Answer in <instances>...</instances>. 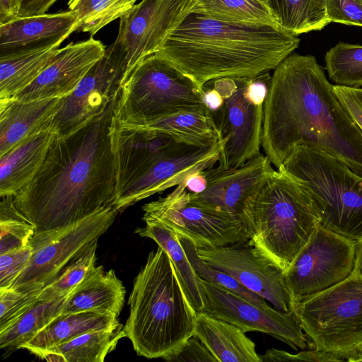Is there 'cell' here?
<instances>
[{
  "mask_svg": "<svg viewBox=\"0 0 362 362\" xmlns=\"http://www.w3.org/2000/svg\"><path fill=\"white\" fill-rule=\"evenodd\" d=\"M261 362L272 361H342L337 355L312 349L310 351H303L298 354H293L285 351L276 349H268L264 355H259Z\"/></svg>",
  "mask_w": 362,
  "mask_h": 362,
  "instance_id": "cell-42",
  "label": "cell"
},
{
  "mask_svg": "<svg viewBox=\"0 0 362 362\" xmlns=\"http://www.w3.org/2000/svg\"><path fill=\"white\" fill-rule=\"evenodd\" d=\"M58 49L48 47L0 57V99L13 97L30 86Z\"/></svg>",
  "mask_w": 362,
  "mask_h": 362,
  "instance_id": "cell-29",
  "label": "cell"
},
{
  "mask_svg": "<svg viewBox=\"0 0 362 362\" xmlns=\"http://www.w3.org/2000/svg\"><path fill=\"white\" fill-rule=\"evenodd\" d=\"M39 292L0 288V332L13 324L37 300Z\"/></svg>",
  "mask_w": 362,
  "mask_h": 362,
  "instance_id": "cell-39",
  "label": "cell"
},
{
  "mask_svg": "<svg viewBox=\"0 0 362 362\" xmlns=\"http://www.w3.org/2000/svg\"><path fill=\"white\" fill-rule=\"evenodd\" d=\"M133 127L162 132L180 141L195 145H207L219 139L214 122L209 115L183 112L146 125Z\"/></svg>",
  "mask_w": 362,
  "mask_h": 362,
  "instance_id": "cell-32",
  "label": "cell"
},
{
  "mask_svg": "<svg viewBox=\"0 0 362 362\" xmlns=\"http://www.w3.org/2000/svg\"><path fill=\"white\" fill-rule=\"evenodd\" d=\"M33 252V247L28 243L20 249L0 254V288L12 286L27 267Z\"/></svg>",
  "mask_w": 362,
  "mask_h": 362,
  "instance_id": "cell-40",
  "label": "cell"
},
{
  "mask_svg": "<svg viewBox=\"0 0 362 362\" xmlns=\"http://www.w3.org/2000/svg\"><path fill=\"white\" fill-rule=\"evenodd\" d=\"M0 204V254L26 246L36 228L16 208L13 196L1 197Z\"/></svg>",
  "mask_w": 362,
  "mask_h": 362,
  "instance_id": "cell-37",
  "label": "cell"
},
{
  "mask_svg": "<svg viewBox=\"0 0 362 362\" xmlns=\"http://www.w3.org/2000/svg\"><path fill=\"white\" fill-rule=\"evenodd\" d=\"M262 153L235 168L211 167L204 170L207 186L201 193H191L197 202L240 217L248 199L274 170Z\"/></svg>",
  "mask_w": 362,
  "mask_h": 362,
  "instance_id": "cell-20",
  "label": "cell"
},
{
  "mask_svg": "<svg viewBox=\"0 0 362 362\" xmlns=\"http://www.w3.org/2000/svg\"><path fill=\"white\" fill-rule=\"evenodd\" d=\"M105 52L103 44L93 37L70 42L59 48L49 64L30 86L11 98L23 102L65 98L75 90Z\"/></svg>",
  "mask_w": 362,
  "mask_h": 362,
  "instance_id": "cell-18",
  "label": "cell"
},
{
  "mask_svg": "<svg viewBox=\"0 0 362 362\" xmlns=\"http://www.w3.org/2000/svg\"><path fill=\"white\" fill-rule=\"evenodd\" d=\"M356 241L320 226L284 272L293 305L338 284L354 269Z\"/></svg>",
  "mask_w": 362,
  "mask_h": 362,
  "instance_id": "cell-11",
  "label": "cell"
},
{
  "mask_svg": "<svg viewBox=\"0 0 362 362\" xmlns=\"http://www.w3.org/2000/svg\"><path fill=\"white\" fill-rule=\"evenodd\" d=\"M264 103L262 147L277 169L293 148L325 151L362 177V130L312 55L290 54L274 69Z\"/></svg>",
  "mask_w": 362,
  "mask_h": 362,
  "instance_id": "cell-1",
  "label": "cell"
},
{
  "mask_svg": "<svg viewBox=\"0 0 362 362\" xmlns=\"http://www.w3.org/2000/svg\"><path fill=\"white\" fill-rule=\"evenodd\" d=\"M185 188L194 194L202 192L207 186V180L204 171H199L190 175L184 182Z\"/></svg>",
  "mask_w": 362,
  "mask_h": 362,
  "instance_id": "cell-48",
  "label": "cell"
},
{
  "mask_svg": "<svg viewBox=\"0 0 362 362\" xmlns=\"http://www.w3.org/2000/svg\"><path fill=\"white\" fill-rule=\"evenodd\" d=\"M310 194L320 226L358 242L362 238V177L336 157L299 144L277 169Z\"/></svg>",
  "mask_w": 362,
  "mask_h": 362,
  "instance_id": "cell-6",
  "label": "cell"
},
{
  "mask_svg": "<svg viewBox=\"0 0 362 362\" xmlns=\"http://www.w3.org/2000/svg\"><path fill=\"white\" fill-rule=\"evenodd\" d=\"M64 98L23 102L0 99V156L24 140L51 128Z\"/></svg>",
  "mask_w": 362,
  "mask_h": 362,
  "instance_id": "cell-22",
  "label": "cell"
},
{
  "mask_svg": "<svg viewBox=\"0 0 362 362\" xmlns=\"http://www.w3.org/2000/svg\"><path fill=\"white\" fill-rule=\"evenodd\" d=\"M222 148L220 139L207 145L179 143L158 158L112 201L119 212L156 193L176 187L192 173L214 167Z\"/></svg>",
  "mask_w": 362,
  "mask_h": 362,
  "instance_id": "cell-15",
  "label": "cell"
},
{
  "mask_svg": "<svg viewBox=\"0 0 362 362\" xmlns=\"http://www.w3.org/2000/svg\"><path fill=\"white\" fill-rule=\"evenodd\" d=\"M78 23L71 11L16 17L0 24V57L48 47L59 48Z\"/></svg>",
  "mask_w": 362,
  "mask_h": 362,
  "instance_id": "cell-21",
  "label": "cell"
},
{
  "mask_svg": "<svg viewBox=\"0 0 362 362\" xmlns=\"http://www.w3.org/2000/svg\"><path fill=\"white\" fill-rule=\"evenodd\" d=\"M192 4L193 0H141L119 18L117 36L106 54L124 71V81L142 60L158 52Z\"/></svg>",
  "mask_w": 362,
  "mask_h": 362,
  "instance_id": "cell-12",
  "label": "cell"
},
{
  "mask_svg": "<svg viewBox=\"0 0 362 362\" xmlns=\"http://www.w3.org/2000/svg\"><path fill=\"white\" fill-rule=\"evenodd\" d=\"M245 243L200 247L197 252L208 264L229 274L276 309L292 312L293 304L283 271L261 256L251 245Z\"/></svg>",
  "mask_w": 362,
  "mask_h": 362,
  "instance_id": "cell-16",
  "label": "cell"
},
{
  "mask_svg": "<svg viewBox=\"0 0 362 362\" xmlns=\"http://www.w3.org/2000/svg\"><path fill=\"white\" fill-rule=\"evenodd\" d=\"M204 101L209 114L217 111L222 105L223 98L221 93L209 82L202 86Z\"/></svg>",
  "mask_w": 362,
  "mask_h": 362,
  "instance_id": "cell-47",
  "label": "cell"
},
{
  "mask_svg": "<svg viewBox=\"0 0 362 362\" xmlns=\"http://www.w3.org/2000/svg\"><path fill=\"white\" fill-rule=\"evenodd\" d=\"M189 12L226 22L279 25L260 0H193Z\"/></svg>",
  "mask_w": 362,
  "mask_h": 362,
  "instance_id": "cell-31",
  "label": "cell"
},
{
  "mask_svg": "<svg viewBox=\"0 0 362 362\" xmlns=\"http://www.w3.org/2000/svg\"><path fill=\"white\" fill-rule=\"evenodd\" d=\"M94 244L77 260L68 266L53 281L39 293L37 300H53L66 298L80 284L98 272L96 249Z\"/></svg>",
  "mask_w": 362,
  "mask_h": 362,
  "instance_id": "cell-36",
  "label": "cell"
},
{
  "mask_svg": "<svg viewBox=\"0 0 362 362\" xmlns=\"http://www.w3.org/2000/svg\"><path fill=\"white\" fill-rule=\"evenodd\" d=\"M123 325L84 332L69 341L52 347L38 357L57 362H103L124 337Z\"/></svg>",
  "mask_w": 362,
  "mask_h": 362,
  "instance_id": "cell-28",
  "label": "cell"
},
{
  "mask_svg": "<svg viewBox=\"0 0 362 362\" xmlns=\"http://www.w3.org/2000/svg\"><path fill=\"white\" fill-rule=\"evenodd\" d=\"M295 317L312 349L342 361H362V277L352 274L338 284L293 305Z\"/></svg>",
  "mask_w": 362,
  "mask_h": 362,
  "instance_id": "cell-8",
  "label": "cell"
},
{
  "mask_svg": "<svg viewBox=\"0 0 362 362\" xmlns=\"http://www.w3.org/2000/svg\"><path fill=\"white\" fill-rule=\"evenodd\" d=\"M137 0H69L68 6L77 18V31L93 37L102 28L120 18Z\"/></svg>",
  "mask_w": 362,
  "mask_h": 362,
  "instance_id": "cell-34",
  "label": "cell"
},
{
  "mask_svg": "<svg viewBox=\"0 0 362 362\" xmlns=\"http://www.w3.org/2000/svg\"><path fill=\"white\" fill-rule=\"evenodd\" d=\"M144 221L145 226L138 228L135 233L153 240L167 252L191 305L197 312H206V301L202 279L192 267L178 234L158 221L146 219Z\"/></svg>",
  "mask_w": 362,
  "mask_h": 362,
  "instance_id": "cell-26",
  "label": "cell"
},
{
  "mask_svg": "<svg viewBox=\"0 0 362 362\" xmlns=\"http://www.w3.org/2000/svg\"><path fill=\"white\" fill-rule=\"evenodd\" d=\"M66 298L37 300L13 324L0 332V348L19 349L62 314Z\"/></svg>",
  "mask_w": 362,
  "mask_h": 362,
  "instance_id": "cell-33",
  "label": "cell"
},
{
  "mask_svg": "<svg viewBox=\"0 0 362 362\" xmlns=\"http://www.w3.org/2000/svg\"><path fill=\"white\" fill-rule=\"evenodd\" d=\"M18 0H0V24L18 16Z\"/></svg>",
  "mask_w": 362,
  "mask_h": 362,
  "instance_id": "cell-49",
  "label": "cell"
},
{
  "mask_svg": "<svg viewBox=\"0 0 362 362\" xmlns=\"http://www.w3.org/2000/svg\"><path fill=\"white\" fill-rule=\"evenodd\" d=\"M272 76L269 71L250 78L247 85V95L257 105H264L266 100Z\"/></svg>",
  "mask_w": 362,
  "mask_h": 362,
  "instance_id": "cell-45",
  "label": "cell"
},
{
  "mask_svg": "<svg viewBox=\"0 0 362 362\" xmlns=\"http://www.w3.org/2000/svg\"><path fill=\"white\" fill-rule=\"evenodd\" d=\"M110 136L116 163L114 199L141 176L162 155L182 143L166 133L127 125L114 117Z\"/></svg>",
  "mask_w": 362,
  "mask_h": 362,
  "instance_id": "cell-19",
  "label": "cell"
},
{
  "mask_svg": "<svg viewBox=\"0 0 362 362\" xmlns=\"http://www.w3.org/2000/svg\"><path fill=\"white\" fill-rule=\"evenodd\" d=\"M325 69L336 85L362 86V45L340 42L325 54Z\"/></svg>",
  "mask_w": 362,
  "mask_h": 362,
  "instance_id": "cell-35",
  "label": "cell"
},
{
  "mask_svg": "<svg viewBox=\"0 0 362 362\" xmlns=\"http://www.w3.org/2000/svg\"><path fill=\"white\" fill-rule=\"evenodd\" d=\"M125 288L113 269H100L80 284L66 298L62 314L95 312L119 315Z\"/></svg>",
  "mask_w": 362,
  "mask_h": 362,
  "instance_id": "cell-25",
  "label": "cell"
},
{
  "mask_svg": "<svg viewBox=\"0 0 362 362\" xmlns=\"http://www.w3.org/2000/svg\"><path fill=\"white\" fill-rule=\"evenodd\" d=\"M117 98L74 132L56 135L35 177L14 196L36 233L66 227L111 206L116 163L110 127Z\"/></svg>",
  "mask_w": 362,
  "mask_h": 362,
  "instance_id": "cell-2",
  "label": "cell"
},
{
  "mask_svg": "<svg viewBox=\"0 0 362 362\" xmlns=\"http://www.w3.org/2000/svg\"><path fill=\"white\" fill-rule=\"evenodd\" d=\"M260 1H263L264 3L266 2V0H260Z\"/></svg>",
  "mask_w": 362,
  "mask_h": 362,
  "instance_id": "cell-51",
  "label": "cell"
},
{
  "mask_svg": "<svg viewBox=\"0 0 362 362\" xmlns=\"http://www.w3.org/2000/svg\"><path fill=\"white\" fill-rule=\"evenodd\" d=\"M124 73L107 55L97 62L75 90L64 98L51 128L59 137L69 135L103 114L119 94Z\"/></svg>",
  "mask_w": 362,
  "mask_h": 362,
  "instance_id": "cell-17",
  "label": "cell"
},
{
  "mask_svg": "<svg viewBox=\"0 0 362 362\" xmlns=\"http://www.w3.org/2000/svg\"><path fill=\"white\" fill-rule=\"evenodd\" d=\"M178 236L192 267L200 279L224 287L259 306L271 308L264 298L249 291L226 272L208 264L199 257L197 247L189 239L180 235Z\"/></svg>",
  "mask_w": 362,
  "mask_h": 362,
  "instance_id": "cell-38",
  "label": "cell"
},
{
  "mask_svg": "<svg viewBox=\"0 0 362 362\" xmlns=\"http://www.w3.org/2000/svg\"><path fill=\"white\" fill-rule=\"evenodd\" d=\"M142 220H156L197 248L247 243L249 236L240 217L200 204L182 183L165 197L144 204Z\"/></svg>",
  "mask_w": 362,
  "mask_h": 362,
  "instance_id": "cell-10",
  "label": "cell"
},
{
  "mask_svg": "<svg viewBox=\"0 0 362 362\" xmlns=\"http://www.w3.org/2000/svg\"><path fill=\"white\" fill-rule=\"evenodd\" d=\"M279 25L236 23L189 12L158 50L200 86L221 78H252L274 69L298 47Z\"/></svg>",
  "mask_w": 362,
  "mask_h": 362,
  "instance_id": "cell-3",
  "label": "cell"
},
{
  "mask_svg": "<svg viewBox=\"0 0 362 362\" xmlns=\"http://www.w3.org/2000/svg\"><path fill=\"white\" fill-rule=\"evenodd\" d=\"M236 325L197 312L194 335L219 362H261L255 342Z\"/></svg>",
  "mask_w": 362,
  "mask_h": 362,
  "instance_id": "cell-24",
  "label": "cell"
},
{
  "mask_svg": "<svg viewBox=\"0 0 362 362\" xmlns=\"http://www.w3.org/2000/svg\"><path fill=\"white\" fill-rule=\"evenodd\" d=\"M111 313L79 312L61 314L19 349L39 356L43 351L90 330L122 325Z\"/></svg>",
  "mask_w": 362,
  "mask_h": 362,
  "instance_id": "cell-27",
  "label": "cell"
},
{
  "mask_svg": "<svg viewBox=\"0 0 362 362\" xmlns=\"http://www.w3.org/2000/svg\"><path fill=\"white\" fill-rule=\"evenodd\" d=\"M249 79L226 77L209 81L223 98L221 107L209 115L222 142L218 167L223 168L240 167L260 153L264 105L248 97Z\"/></svg>",
  "mask_w": 362,
  "mask_h": 362,
  "instance_id": "cell-13",
  "label": "cell"
},
{
  "mask_svg": "<svg viewBox=\"0 0 362 362\" xmlns=\"http://www.w3.org/2000/svg\"><path fill=\"white\" fill-rule=\"evenodd\" d=\"M265 4L277 24L297 36L329 23L326 0H266Z\"/></svg>",
  "mask_w": 362,
  "mask_h": 362,
  "instance_id": "cell-30",
  "label": "cell"
},
{
  "mask_svg": "<svg viewBox=\"0 0 362 362\" xmlns=\"http://www.w3.org/2000/svg\"><path fill=\"white\" fill-rule=\"evenodd\" d=\"M118 213L110 205L66 227L36 233L29 242L33 249L32 257L11 288L40 293L98 243Z\"/></svg>",
  "mask_w": 362,
  "mask_h": 362,
  "instance_id": "cell-9",
  "label": "cell"
},
{
  "mask_svg": "<svg viewBox=\"0 0 362 362\" xmlns=\"http://www.w3.org/2000/svg\"><path fill=\"white\" fill-rule=\"evenodd\" d=\"M206 312L230 322L245 332H259L272 336L293 349H305L307 337L292 312L262 308L224 287L202 279Z\"/></svg>",
  "mask_w": 362,
  "mask_h": 362,
  "instance_id": "cell-14",
  "label": "cell"
},
{
  "mask_svg": "<svg viewBox=\"0 0 362 362\" xmlns=\"http://www.w3.org/2000/svg\"><path fill=\"white\" fill-rule=\"evenodd\" d=\"M183 112L209 115L202 87L156 52L142 60L124 81L114 118L124 124L143 126Z\"/></svg>",
  "mask_w": 362,
  "mask_h": 362,
  "instance_id": "cell-7",
  "label": "cell"
},
{
  "mask_svg": "<svg viewBox=\"0 0 362 362\" xmlns=\"http://www.w3.org/2000/svg\"><path fill=\"white\" fill-rule=\"evenodd\" d=\"M56 135L49 128L24 140L0 156L1 197H14L33 180Z\"/></svg>",
  "mask_w": 362,
  "mask_h": 362,
  "instance_id": "cell-23",
  "label": "cell"
},
{
  "mask_svg": "<svg viewBox=\"0 0 362 362\" xmlns=\"http://www.w3.org/2000/svg\"><path fill=\"white\" fill-rule=\"evenodd\" d=\"M255 250L285 272L320 223L310 192L274 170L246 202L240 216Z\"/></svg>",
  "mask_w": 362,
  "mask_h": 362,
  "instance_id": "cell-5",
  "label": "cell"
},
{
  "mask_svg": "<svg viewBox=\"0 0 362 362\" xmlns=\"http://www.w3.org/2000/svg\"><path fill=\"white\" fill-rule=\"evenodd\" d=\"M128 304L123 330L139 356L165 360L194 335L197 311L169 255L159 246L149 252L136 276Z\"/></svg>",
  "mask_w": 362,
  "mask_h": 362,
  "instance_id": "cell-4",
  "label": "cell"
},
{
  "mask_svg": "<svg viewBox=\"0 0 362 362\" xmlns=\"http://www.w3.org/2000/svg\"><path fill=\"white\" fill-rule=\"evenodd\" d=\"M329 23L362 27V0H326Z\"/></svg>",
  "mask_w": 362,
  "mask_h": 362,
  "instance_id": "cell-41",
  "label": "cell"
},
{
  "mask_svg": "<svg viewBox=\"0 0 362 362\" xmlns=\"http://www.w3.org/2000/svg\"><path fill=\"white\" fill-rule=\"evenodd\" d=\"M352 274L362 277V238L356 243L355 267Z\"/></svg>",
  "mask_w": 362,
  "mask_h": 362,
  "instance_id": "cell-50",
  "label": "cell"
},
{
  "mask_svg": "<svg viewBox=\"0 0 362 362\" xmlns=\"http://www.w3.org/2000/svg\"><path fill=\"white\" fill-rule=\"evenodd\" d=\"M333 90L346 112L362 130V88L334 85Z\"/></svg>",
  "mask_w": 362,
  "mask_h": 362,
  "instance_id": "cell-44",
  "label": "cell"
},
{
  "mask_svg": "<svg viewBox=\"0 0 362 362\" xmlns=\"http://www.w3.org/2000/svg\"><path fill=\"white\" fill-rule=\"evenodd\" d=\"M57 0H18L17 17L43 15Z\"/></svg>",
  "mask_w": 362,
  "mask_h": 362,
  "instance_id": "cell-46",
  "label": "cell"
},
{
  "mask_svg": "<svg viewBox=\"0 0 362 362\" xmlns=\"http://www.w3.org/2000/svg\"><path fill=\"white\" fill-rule=\"evenodd\" d=\"M167 361H210L218 360L206 346L194 335L190 337L173 354L165 359Z\"/></svg>",
  "mask_w": 362,
  "mask_h": 362,
  "instance_id": "cell-43",
  "label": "cell"
}]
</instances>
